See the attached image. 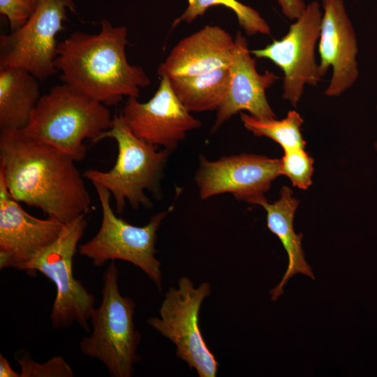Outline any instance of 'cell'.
Wrapping results in <instances>:
<instances>
[{"label":"cell","mask_w":377,"mask_h":377,"mask_svg":"<svg viewBox=\"0 0 377 377\" xmlns=\"http://www.w3.org/2000/svg\"><path fill=\"white\" fill-rule=\"evenodd\" d=\"M376 110H377V106H376ZM375 148H376V150L377 151V142L375 144Z\"/></svg>","instance_id":"cell-27"},{"label":"cell","mask_w":377,"mask_h":377,"mask_svg":"<svg viewBox=\"0 0 377 377\" xmlns=\"http://www.w3.org/2000/svg\"><path fill=\"white\" fill-rule=\"evenodd\" d=\"M68 10L75 12L73 0H38L23 25L0 36V68H22L38 80L56 75V36L64 29Z\"/></svg>","instance_id":"cell-9"},{"label":"cell","mask_w":377,"mask_h":377,"mask_svg":"<svg viewBox=\"0 0 377 377\" xmlns=\"http://www.w3.org/2000/svg\"><path fill=\"white\" fill-rule=\"evenodd\" d=\"M15 359L20 367V377H72L73 371L61 356L52 357L44 363L36 362L24 350L17 351Z\"/></svg>","instance_id":"cell-23"},{"label":"cell","mask_w":377,"mask_h":377,"mask_svg":"<svg viewBox=\"0 0 377 377\" xmlns=\"http://www.w3.org/2000/svg\"><path fill=\"white\" fill-rule=\"evenodd\" d=\"M0 377H20V374L14 371L9 362L0 355Z\"/></svg>","instance_id":"cell-26"},{"label":"cell","mask_w":377,"mask_h":377,"mask_svg":"<svg viewBox=\"0 0 377 377\" xmlns=\"http://www.w3.org/2000/svg\"><path fill=\"white\" fill-rule=\"evenodd\" d=\"M235 38L219 26L207 25L181 40L158 68L160 77H191L228 68Z\"/></svg>","instance_id":"cell-16"},{"label":"cell","mask_w":377,"mask_h":377,"mask_svg":"<svg viewBox=\"0 0 377 377\" xmlns=\"http://www.w3.org/2000/svg\"><path fill=\"white\" fill-rule=\"evenodd\" d=\"M285 15L294 20L297 19L306 8L302 0H276Z\"/></svg>","instance_id":"cell-25"},{"label":"cell","mask_w":377,"mask_h":377,"mask_svg":"<svg viewBox=\"0 0 377 377\" xmlns=\"http://www.w3.org/2000/svg\"><path fill=\"white\" fill-rule=\"evenodd\" d=\"M280 159L281 175L288 177L293 185L300 189H307L312 183L313 160L304 148L283 150Z\"/></svg>","instance_id":"cell-22"},{"label":"cell","mask_w":377,"mask_h":377,"mask_svg":"<svg viewBox=\"0 0 377 377\" xmlns=\"http://www.w3.org/2000/svg\"><path fill=\"white\" fill-rule=\"evenodd\" d=\"M41 97L38 80L26 70L0 68V130H22Z\"/></svg>","instance_id":"cell-18"},{"label":"cell","mask_w":377,"mask_h":377,"mask_svg":"<svg viewBox=\"0 0 377 377\" xmlns=\"http://www.w3.org/2000/svg\"><path fill=\"white\" fill-rule=\"evenodd\" d=\"M86 214L64 224L59 237L38 251L17 269L29 272H38L52 281L56 297L50 313L52 327L55 330L69 327L76 322L87 333L96 299L73 274V259L78 244L87 226Z\"/></svg>","instance_id":"cell-6"},{"label":"cell","mask_w":377,"mask_h":377,"mask_svg":"<svg viewBox=\"0 0 377 377\" xmlns=\"http://www.w3.org/2000/svg\"><path fill=\"white\" fill-rule=\"evenodd\" d=\"M235 48L228 66L230 82L227 95L217 110L213 131L217 130L230 117L242 110L260 119H276L270 107L266 89L279 78L274 73L266 71L258 73L256 61L251 57L248 43L240 31L235 38Z\"/></svg>","instance_id":"cell-15"},{"label":"cell","mask_w":377,"mask_h":377,"mask_svg":"<svg viewBox=\"0 0 377 377\" xmlns=\"http://www.w3.org/2000/svg\"><path fill=\"white\" fill-rule=\"evenodd\" d=\"M75 162L22 130L0 131V177L10 195L63 224L87 214L91 206L84 176Z\"/></svg>","instance_id":"cell-1"},{"label":"cell","mask_w":377,"mask_h":377,"mask_svg":"<svg viewBox=\"0 0 377 377\" xmlns=\"http://www.w3.org/2000/svg\"><path fill=\"white\" fill-rule=\"evenodd\" d=\"M293 194L292 189L285 186L281 189L278 200L269 203L265 199L259 204L266 211L268 229L278 237L288 257V265L283 276L269 292L273 301L283 294V287L293 276L301 274L315 279L311 267L305 260L302 246L303 235L297 234L293 228V219L299 201Z\"/></svg>","instance_id":"cell-17"},{"label":"cell","mask_w":377,"mask_h":377,"mask_svg":"<svg viewBox=\"0 0 377 377\" xmlns=\"http://www.w3.org/2000/svg\"><path fill=\"white\" fill-rule=\"evenodd\" d=\"M64 224L27 213L0 177V269L15 268L54 242Z\"/></svg>","instance_id":"cell-14"},{"label":"cell","mask_w":377,"mask_h":377,"mask_svg":"<svg viewBox=\"0 0 377 377\" xmlns=\"http://www.w3.org/2000/svg\"><path fill=\"white\" fill-rule=\"evenodd\" d=\"M214 6H223L233 11L237 16L239 24L249 36L257 34L266 35L270 34L269 24L260 13L237 0H188L186 10L179 17L175 20L172 25L175 27L182 22L191 23Z\"/></svg>","instance_id":"cell-21"},{"label":"cell","mask_w":377,"mask_h":377,"mask_svg":"<svg viewBox=\"0 0 377 377\" xmlns=\"http://www.w3.org/2000/svg\"><path fill=\"white\" fill-rule=\"evenodd\" d=\"M119 115L138 138L170 151L185 139L188 131L201 126L180 102L166 75L161 77L158 89L147 102L128 97Z\"/></svg>","instance_id":"cell-12"},{"label":"cell","mask_w":377,"mask_h":377,"mask_svg":"<svg viewBox=\"0 0 377 377\" xmlns=\"http://www.w3.org/2000/svg\"><path fill=\"white\" fill-rule=\"evenodd\" d=\"M280 159L256 154L223 156L209 161L200 156L195 176L200 198L206 200L228 193L237 200L258 205L272 182L281 175Z\"/></svg>","instance_id":"cell-11"},{"label":"cell","mask_w":377,"mask_h":377,"mask_svg":"<svg viewBox=\"0 0 377 377\" xmlns=\"http://www.w3.org/2000/svg\"><path fill=\"white\" fill-rule=\"evenodd\" d=\"M322 16L319 3L311 2L281 39L251 51L256 57L267 59L282 70V96L294 107L300 100L304 86L316 87L321 80L315 48L320 37Z\"/></svg>","instance_id":"cell-10"},{"label":"cell","mask_w":377,"mask_h":377,"mask_svg":"<svg viewBox=\"0 0 377 377\" xmlns=\"http://www.w3.org/2000/svg\"><path fill=\"white\" fill-rule=\"evenodd\" d=\"M112 123L106 105L64 83L41 96L22 131L80 162L87 156L84 141L97 143Z\"/></svg>","instance_id":"cell-3"},{"label":"cell","mask_w":377,"mask_h":377,"mask_svg":"<svg viewBox=\"0 0 377 377\" xmlns=\"http://www.w3.org/2000/svg\"><path fill=\"white\" fill-rule=\"evenodd\" d=\"M244 127L256 136H265L278 143L283 150L304 148L306 142L301 133L304 119L295 110L289 111L281 120L260 119L241 112Z\"/></svg>","instance_id":"cell-20"},{"label":"cell","mask_w":377,"mask_h":377,"mask_svg":"<svg viewBox=\"0 0 377 377\" xmlns=\"http://www.w3.org/2000/svg\"><path fill=\"white\" fill-rule=\"evenodd\" d=\"M92 184L101 207V224L91 239L79 246V254L90 259L96 267L115 260L131 263L141 269L161 292L162 272L155 256V245L157 231L170 209L153 215L145 226H133L116 216L110 191L98 184Z\"/></svg>","instance_id":"cell-7"},{"label":"cell","mask_w":377,"mask_h":377,"mask_svg":"<svg viewBox=\"0 0 377 377\" xmlns=\"http://www.w3.org/2000/svg\"><path fill=\"white\" fill-rule=\"evenodd\" d=\"M118 276L111 261L103 276L101 304L90 318L91 332L81 339L79 348L84 356L103 363L111 376L131 377L141 358L138 353L140 334L133 318L135 303L120 293Z\"/></svg>","instance_id":"cell-5"},{"label":"cell","mask_w":377,"mask_h":377,"mask_svg":"<svg viewBox=\"0 0 377 377\" xmlns=\"http://www.w3.org/2000/svg\"><path fill=\"white\" fill-rule=\"evenodd\" d=\"M211 285L202 283L195 288L187 276L178 287L170 288L159 309V316L147 324L176 347V355L194 369L200 377H215L219 362L207 345L199 326L201 305L211 294Z\"/></svg>","instance_id":"cell-8"},{"label":"cell","mask_w":377,"mask_h":377,"mask_svg":"<svg viewBox=\"0 0 377 377\" xmlns=\"http://www.w3.org/2000/svg\"><path fill=\"white\" fill-rule=\"evenodd\" d=\"M127 42L126 27L102 20L99 33L77 31L59 42L54 66L64 83L106 106L124 96L138 98L150 80L128 61Z\"/></svg>","instance_id":"cell-2"},{"label":"cell","mask_w":377,"mask_h":377,"mask_svg":"<svg viewBox=\"0 0 377 377\" xmlns=\"http://www.w3.org/2000/svg\"><path fill=\"white\" fill-rule=\"evenodd\" d=\"M38 0H0V13L11 30L23 25L35 11Z\"/></svg>","instance_id":"cell-24"},{"label":"cell","mask_w":377,"mask_h":377,"mask_svg":"<svg viewBox=\"0 0 377 377\" xmlns=\"http://www.w3.org/2000/svg\"><path fill=\"white\" fill-rule=\"evenodd\" d=\"M323 7L318 75L322 78L332 67L325 95L338 96L350 88L359 75L357 37L343 0H323Z\"/></svg>","instance_id":"cell-13"},{"label":"cell","mask_w":377,"mask_h":377,"mask_svg":"<svg viewBox=\"0 0 377 377\" xmlns=\"http://www.w3.org/2000/svg\"><path fill=\"white\" fill-rule=\"evenodd\" d=\"M172 88L190 112L217 110L228 90V68L191 76L169 77Z\"/></svg>","instance_id":"cell-19"},{"label":"cell","mask_w":377,"mask_h":377,"mask_svg":"<svg viewBox=\"0 0 377 377\" xmlns=\"http://www.w3.org/2000/svg\"><path fill=\"white\" fill-rule=\"evenodd\" d=\"M105 138L114 139L117 142L115 163L108 171L87 170L82 174L84 177L110 191L118 214L123 212L126 201L134 209L140 206L150 209L152 204L145 191L160 198V181L170 151H159L158 147L138 138L120 115L112 118L110 128L100 135L97 142Z\"/></svg>","instance_id":"cell-4"}]
</instances>
